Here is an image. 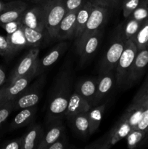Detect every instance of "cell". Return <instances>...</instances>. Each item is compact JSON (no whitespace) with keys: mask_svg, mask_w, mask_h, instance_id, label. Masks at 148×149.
Segmentation results:
<instances>
[{"mask_svg":"<svg viewBox=\"0 0 148 149\" xmlns=\"http://www.w3.org/2000/svg\"><path fill=\"white\" fill-rule=\"evenodd\" d=\"M73 77L68 68L59 73L52 90L46 111V122L47 124L56 120H62L72 91Z\"/></svg>","mask_w":148,"mask_h":149,"instance_id":"1","label":"cell"},{"mask_svg":"<svg viewBox=\"0 0 148 149\" xmlns=\"http://www.w3.org/2000/svg\"><path fill=\"white\" fill-rule=\"evenodd\" d=\"M108 8L93 4L90 15L86 23L85 28L81 36L75 39V47L78 55L81 52L86 41L93 33L102 29L107 20Z\"/></svg>","mask_w":148,"mask_h":149,"instance_id":"2","label":"cell"},{"mask_svg":"<svg viewBox=\"0 0 148 149\" xmlns=\"http://www.w3.org/2000/svg\"><path fill=\"white\" fill-rule=\"evenodd\" d=\"M46 14V29L51 39H56L58 26L66 14L65 0H43Z\"/></svg>","mask_w":148,"mask_h":149,"instance_id":"3","label":"cell"},{"mask_svg":"<svg viewBox=\"0 0 148 149\" xmlns=\"http://www.w3.org/2000/svg\"><path fill=\"white\" fill-rule=\"evenodd\" d=\"M132 128L128 122L120 117L118 122L102 138L86 146L89 149H109L120 140L126 138Z\"/></svg>","mask_w":148,"mask_h":149,"instance_id":"4","label":"cell"},{"mask_svg":"<svg viewBox=\"0 0 148 149\" xmlns=\"http://www.w3.org/2000/svg\"><path fill=\"white\" fill-rule=\"evenodd\" d=\"M137 52V47L133 40L128 39L125 42L124 49L115 70V84L118 87H124L129 69Z\"/></svg>","mask_w":148,"mask_h":149,"instance_id":"5","label":"cell"},{"mask_svg":"<svg viewBox=\"0 0 148 149\" xmlns=\"http://www.w3.org/2000/svg\"><path fill=\"white\" fill-rule=\"evenodd\" d=\"M38 80L30 87H28L18 95L12 101L13 103V110L17 111L26 108L36 106L41 98L42 82Z\"/></svg>","mask_w":148,"mask_h":149,"instance_id":"6","label":"cell"},{"mask_svg":"<svg viewBox=\"0 0 148 149\" xmlns=\"http://www.w3.org/2000/svg\"><path fill=\"white\" fill-rule=\"evenodd\" d=\"M125 42L120 36H116L100 61V73L115 70L124 49Z\"/></svg>","mask_w":148,"mask_h":149,"instance_id":"7","label":"cell"},{"mask_svg":"<svg viewBox=\"0 0 148 149\" xmlns=\"http://www.w3.org/2000/svg\"><path fill=\"white\" fill-rule=\"evenodd\" d=\"M39 53V47H31L28 52L20 60L19 63L12 72L8 80V84L17 79V78L26 75L36 68L38 63V55Z\"/></svg>","mask_w":148,"mask_h":149,"instance_id":"8","label":"cell"},{"mask_svg":"<svg viewBox=\"0 0 148 149\" xmlns=\"http://www.w3.org/2000/svg\"><path fill=\"white\" fill-rule=\"evenodd\" d=\"M21 22L24 26L35 30L39 31H46V14L43 4L26 9L21 17Z\"/></svg>","mask_w":148,"mask_h":149,"instance_id":"9","label":"cell"},{"mask_svg":"<svg viewBox=\"0 0 148 149\" xmlns=\"http://www.w3.org/2000/svg\"><path fill=\"white\" fill-rule=\"evenodd\" d=\"M148 64V48L138 50L137 54L129 69L124 88L127 89L131 87L143 74Z\"/></svg>","mask_w":148,"mask_h":149,"instance_id":"10","label":"cell"},{"mask_svg":"<svg viewBox=\"0 0 148 149\" xmlns=\"http://www.w3.org/2000/svg\"><path fill=\"white\" fill-rule=\"evenodd\" d=\"M114 84H115V70L100 73V77L97 79V92L93 106L104 103L105 98L114 86Z\"/></svg>","mask_w":148,"mask_h":149,"instance_id":"11","label":"cell"},{"mask_svg":"<svg viewBox=\"0 0 148 149\" xmlns=\"http://www.w3.org/2000/svg\"><path fill=\"white\" fill-rule=\"evenodd\" d=\"M36 76H37L36 68L26 75L17 78L11 84H9L7 86L3 87L4 96H5L7 101L12 100L25 89L27 88L31 80L33 79Z\"/></svg>","mask_w":148,"mask_h":149,"instance_id":"12","label":"cell"},{"mask_svg":"<svg viewBox=\"0 0 148 149\" xmlns=\"http://www.w3.org/2000/svg\"><path fill=\"white\" fill-rule=\"evenodd\" d=\"M27 8V4L22 1L5 3L4 9L0 13V26L9 22L20 20L23 13Z\"/></svg>","mask_w":148,"mask_h":149,"instance_id":"13","label":"cell"},{"mask_svg":"<svg viewBox=\"0 0 148 149\" xmlns=\"http://www.w3.org/2000/svg\"><path fill=\"white\" fill-rule=\"evenodd\" d=\"M77 12L74 11L65 14L58 26L56 39L65 41L72 38L75 39Z\"/></svg>","mask_w":148,"mask_h":149,"instance_id":"14","label":"cell"},{"mask_svg":"<svg viewBox=\"0 0 148 149\" xmlns=\"http://www.w3.org/2000/svg\"><path fill=\"white\" fill-rule=\"evenodd\" d=\"M91 107L92 106L85 98L77 92L74 91L70 97L68 107L65 113V118H66L68 121H70L79 113L88 112Z\"/></svg>","mask_w":148,"mask_h":149,"instance_id":"15","label":"cell"},{"mask_svg":"<svg viewBox=\"0 0 148 149\" xmlns=\"http://www.w3.org/2000/svg\"><path fill=\"white\" fill-rule=\"evenodd\" d=\"M68 49V43L65 41H61L59 43L55 45L50 52L45 55L43 58L38 60L36 73L37 76L42 74L46 68L53 65Z\"/></svg>","mask_w":148,"mask_h":149,"instance_id":"16","label":"cell"},{"mask_svg":"<svg viewBox=\"0 0 148 149\" xmlns=\"http://www.w3.org/2000/svg\"><path fill=\"white\" fill-rule=\"evenodd\" d=\"M102 36V29H100L89 36L86 41L81 52H80V65H85L93 57L99 46Z\"/></svg>","mask_w":148,"mask_h":149,"instance_id":"17","label":"cell"},{"mask_svg":"<svg viewBox=\"0 0 148 149\" xmlns=\"http://www.w3.org/2000/svg\"><path fill=\"white\" fill-rule=\"evenodd\" d=\"M47 130L44 132L37 149H47L48 146L55 142L65 132L62 120H56L49 124Z\"/></svg>","mask_w":148,"mask_h":149,"instance_id":"18","label":"cell"},{"mask_svg":"<svg viewBox=\"0 0 148 149\" xmlns=\"http://www.w3.org/2000/svg\"><path fill=\"white\" fill-rule=\"evenodd\" d=\"M97 79L86 78L79 80L75 85V91L85 98L93 106L96 92H97Z\"/></svg>","mask_w":148,"mask_h":149,"instance_id":"19","label":"cell"},{"mask_svg":"<svg viewBox=\"0 0 148 149\" xmlns=\"http://www.w3.org/2000/svg\"><path fill=\"white\" fill-rule=\"evenodd\" d=\"M36 111H37L36 106L21 109L12 121L10 125V130L24 127L30 125L34 119Z\"/></svg>","mask_w":148,"mask_h":149,"instance_id":"20","label":"cell"},{"mask_svg":"<svg viewBox=\"0 0 148 149\" xmlns=\"http://www.w3.org/2000/svg\"><path fill=\"white\" fill-rule=\"evenodd\" d=\"M44 133V131L40 125H32L27 132L23 136V149H37L38 145L40 143Z\"/></svg>","mask_w":148,"mask_h":149,"instance_id":"21","label":"cell"},{"mask_svg":"<svg viewBox=\"0 0 148 149\" xmlns=\"http://www.w3.org/2000/svg\"><path fill=\"white\" fill-rule=\"evenodd\" d=\"M7 39L10 45V52L7 59L13 58L21 49L27 47V42L22 29V26L16 31L7 34Z\"/></svg>","mask_w":148,"mask_h":149,"instance_id":"22","label":"cell"},{"mask_svg":"<svg viewBox=\"0 0 148 149\" xmlns=\"http://www.w3.org/2000/svg\"><path fill=\"white\" fill-rule=\"evenodd\" d=\"M93 4H91L89 0H84L82 6L80 7L77 12L76 15V26H75V39H77L81 33H83L85 28L86 23L88 20L91 10H92Z\"/></svg>","mask_w":148,"mask_h":149,"instance_id":"23","label":"cell"},{"mask_svg":"<svg viewBox=\"0 0 148 149\" xmlns=\"http://www.w3.org/2000/svg\"><path fill=\"white\" fill-rule=\"evenodd\" d=\"M106 107V102L97 106H92L87 112L89 122V135H93L100 127V123L104 115Z\"/></svg>","mask_w":148,"mask_h":149,"instance_id":"24","label":"cell"},{"mask_svg":"<svg viewBox=\"0 0 148 149\" xmlns=\"http://www.w3.org/2000/svg\"><path fill=\"white\" fill-rule=\"evenodd\" d=\"M126 19L127 20L120 26V31L117 34L124 41L133 39L139 31L142 23L144 22L139 21V20H134L130 17H128Z\"/></svg>","mask_w":148,"mask_h":149,"instance_id":"25","label":"cell"},{"mask_svg":"<svg viewBox=\"0 0 148 149\" xmlns=\"http://www.w3.org/2000/svg\"><path fill=\"white\" fill-rule=\"evenodd\" d=\"M75 132L82 137L89 135V122L86 113H79L69 121Z\"/></svg>","mask_w":148,"mask_h":149,"instance_id":"26","label":"cell"},{"mask_svg":"<svg viewBox=\"0 0 148 149\" xmlns=\"http://www.w3.org/2000/svg\"><path fill=\"white\" fill-rule=\"evenodd\" d=\"M22 29L27 42V47H36L43 42L45 31H39L24 25H22Z\"/></svg>","mask_w":148,"mask_h":149,"instance_id":"27","label":"cell"},{"mask_svg":"<svg viewBox=\"0 0 148 149\" xmlns=\"http://www.w3.org/2000/svg\"><path fill=\"white\" fill-rule=\"evenodd\" d=\"M146 131L139 130H131L126 137L128 148L130 149L136 148L143 146L146 137Z\"/></svg>","mask_w":148,"mask_h":149,"instance_id":"28","label":"cell"},{"mask_svg":"<svg viewBox=\"0 0 148 149\" xmlns=\"http://www.w3.org/2000/svg\"><path fill=\"white\" fill-rule=\"evenodd\" d=\"M131 40L136 44L138 50L148 48V17L142 23L139 31Z\"/></svg>","mask_w":148,"mask_h":149,"instance_id":"29","label":"cell"},{"mask_svg":"<svg viewBox=\"0 0 148 149\" xmlns=\"http://www.w3.org/2000/svg\"><path fill=\"white\" fill-rule=\"evenodd\" d=\"M129 17L139 21H145L148 17V3L146 0H140L138 7Z\"/></svg>","mask_w":148,"mask_h":149,"instance_id":"30","label":"cell"},{"mask_svg":"<svg viewBox=\"0 0 148 149\" xmlns=\"http://www.w3.org/2000/svg\"><path fill=\"white\" fill-rule=\"evenodd\" d=\"M140 0H123L122 9L125 18H128L132 14L135 9L138 7Z\"/></svg>","mask_w":148,"mask_h":149,"instance_id":"31","label":"cell"},{"mask_svg":"<svg viewBox=\"0 0 148 149\" xmlns=\"http://www.w3.org/2000/svg\"><path fill=\"white\" fill-rule=\"evenodd\" d=\"M13 111V103L12 100L7 101L0 108V125L7 120Z\"/></svg>","mask_w":148,"mask_h":149,"instance_id":"32","label":"cell"},{"mask_svg":"<svg viewBox=\"0 0 148 149\" xmlns=\"http://www.w3.org/2000/svg\"><path fill=\"white\" fill-rule=\"evenodd\" d=\"M68 139L65 135V132H64L58 139L49 146L47 149H64L68 148Z\"/></svg>","mask_w":148,"mask_h":149,"instance_id":"33","label":"cell"},{"mask_svg":"<svg viewBox=\"0 0 148 149\" xmlns=\"http://www.w3.org/2000/svg\"><path fill=\"white\" fill-rule=\"evenodd\" d=\"M84 0H65L66 13L78 11L82 6Z\"/></svg>","mask_w":148,"mask_h":149,"instance_id":"34","label":"cell"},{"mask_svg":"<svg viewBox=\"0 0 148 149\" xmlns=\"http://www.w3.org/2000/svg\"><path fill=\"white\" fill-rule=\"evenodd\" d=\"M23 137H20L16 139L8 141L1 146L3 149H23Z\"/></svg>","mask_w":148,"mask_h":149,"instance_id":"35","label":"cell"},{"mask_svg":"<svg viewBox=\"0 0 148 149\" xmlns=\"http://www.w3.org/2000/svg\"><path fill=\"white\" fill-rule=\"evenodd\" d=\"M22 25H23V23H22L21 19H20V20H14V21L9 22V23H5V24L1 25L0 27L3 28L6 31L7 34H9V33H12L13 32L16 31L17 30H18L21 27Z\"/></svg>","mask_w":148,"mask_h":149,"instance_id":"36","label":"cell"},{"mask_svg":"<svg viewBox=\"0 0 148 149\" xmlns=\"http://www.w3.org/2000/svg\"><path fill=\"white\" fill-rule=\"evenodd\" d=\"M133 130H139L146 131L148 130V109H145L136 126Z\"/></svg>","mask_w":148,"mask_h":149,"instance_id":"37","label":"cell"},{"mask_svg":"<svg viewBox=\"0 0 148 149\" xmlns=\"http://www.w3.org/2000/svg\"><path fill=\"white\" fill-rule=\"evenodd\" d=\"M10 52V45L7 36L0 35V55L7 58Z\"/></svg>","mask_w":148,"mask_h":149,"instance_id":"38","label":"cell"},{"mask_svg":"<svg viewBox=\"0 0 148 149\" xmlns=\"http://www.w3.org/2000/svg\"><path fill=\"white\" fill-rule=\"evenodd\" d=\"M89 1L94 5L107 7L108 9L110 7H113V2H114V0H89Z\"/></svg>","mask_w":148,"mask_h":149,"instance_id":"39","label":"cell"},{"mask_svg":"<svg viewBox=\"0 0 148 149\" xmlns=\"http://www.w3.org/2000/svg\"><path fill=\"white\" fill-rule=\"evenodd\" d=\"M147 90H148V76L147 77V78L145 79V81H144V83L142 84V87H141L140 89L139 90L137 94L135 95L133 101L138 100V99H139L140 97H142L143 95H145V93L147 92Z\"/></svg>","mask_w":148,"mask_h":149,"instance_id":"40","label":"cell"},{"mask_svg":"<svg viewBox=\"0 0 148 149\" xmlns=\"http://www.w3.org/2000/svg\"><path fill=\"white\" fill-rule=\"evenodd\" d=\"M135 103H138L141 105V106H143L145 109H148V95H145L142 96V97H140L138 100H134Z\"/></svg>","mask_w":148,"mask_h":149,"instance_id":"41","label":"cell"},{"mask_svg":"<svg viewBox=\"0 0 148 149\" xmlns=\"http://www.w3.org/2000/svg\"><path fill=\"white\" fill-rule=\"evenodd\" d=\"M6 81V73L4 68L0 66V86L2 85Z\"/></svg>","mask_w":148,"mask_h":149,"instance_id":"42","label":"cell"},{"mask_svg":"<svg viewBox=\"0 0 148 149\" xmlns=\"http://www.w3.org/2000/svg\"><path fill=\"white\" fill-rule=\"evenodd\" d=\"M7 100L5 98V96H4V90L2 88L0 89V108L3 106L5 103H7Z\"/></svg>","mask_w":148,"mask_h":149,"instance_id":"43","label":"cell"},{"mask_svg":"<svg viewBox=\"0 0 148 149\" xmlns=\"http://www.w3.org/2000/svg\"><path fill=\"white\" fill-rule=\"evenodd\" d=\"M4 5H5V3L3 2L2 1H1V0H0V13H1V11H2L3 9H4Z\"/></svg>","mask_w":148,"mask_h":149,"instance_id":"44","label":"cell"},{"mask_svg":"<svg viewBox=\"0 0 148 149\" xmlns=\"http://www.w3.org/2000/svg\"><path fill=\"white\" fill-rule=\"evenodd\" d=\"M120 1H121V0H114V2H113V7L118 5L119 3L120 2Z\"/></svg>","mask_w":148,"mask_h":149,"instance_id":"45","label":"cell"},{"mask_svg":"<svg viewBox=\"0 0 148 149\" xmlns=\"http://www.w3.org/2000/svg\"><path fill=\"white\" fill-rule=\"evenodd\" d=\"M146 143H148V130H147L146 137H145V142H144L143 146L145 145V144H146Z\"/></svg>","mask_w":148,"mask_h":149,"instance_id":"46","label":"cell"},{"mask_svg":"<svg viewBox=\"0 0 148 149\" xmlns=\"http://www.w3.org/2000/svg\"><path fill=\"white\" fill-rule=\"evenodd\" d=\"M33 1H34V2H40V1H43V0H32Z\"/></svg>","mask_w":148,"mask_h":149,"instance_id":"47","label":"cell"},{"mask_svg":"<svg viewBox=\"0 0 148 149\" xmlns=\"http://www.w3.org/2000/svg\"><path fill=\"white\" fill-rule=\"evenodd\" d=\"M145 95H148V90H147V93H145ZM143 96H144V95H143Z\"/></svg>","mask_w":148,"mask_h":149,"instance_id":"48","label":"cell"},{"mask_svg":"<svg viewBox=\"0 0 148 149\" xmlns=\"http://www.w3.org/2000/svg\"><path fill=\"white\" fill-rule=\"evenodd\" d=\"M146 1H147V3H148V0H146Z\"/></svg>","mask_w":148,"mask_h":149,"instance_id":"49","label":"cell"}]
</instances>
